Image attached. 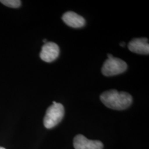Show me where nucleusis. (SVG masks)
<instances>
[{"mask_svg":"<svg viewBox=\"0 0 149 149\" xmlns=\"http://www.w3.org/2000/svg\"><path fill=\"white\" fill-rule=\"evenodd\" d=\"M100 100L106 107L113 110H124L131 105L133 97L129 93L117 90H109L104 92Z\"/></svg>","mask_w":149,"mask_h":149,"instance_id":"obj_1","label":"nucleus"},{"mask_svg":"<svg viewBox=\"0 0 149 149\" xmlns=\"http://www.w3.org/2000/svg\"><path fill=\"white\" fill-rule=\"evenodd\" d=\"M64 116V106L60 103L53 102V104L48 108L44 118V125L48 129L55 127L62 120Z\"/></svg>","mask_w":149,"mask_h":149,"instance_id":"obj_2","label":"nucleus"},{"mask_svg":"<svg viewBox=\"0 0 149 149\" xmlns=\"http://www.w3.org/2000/svg\"><path fill=\"white\" fill-rule=\"evenodd\" d=\"M127 68V64L125 61L113 56L104 61L102 68V72L104 76L111 77L123 73L126 71Z\"/></svg>","mask_w":149,"mask_h":149,"instance_id":"obj_3","label":"nucleus"},{"mask_svg":"<svg viewBox=\"0 0 149 149\" xmlns=\"http://www.w3.org/2000/svg\"><path fill=\"white\" fill-rule=\"evenodd\" d=\"M59 55V48L54 42H46L42 48L40 58L45 62L51 63L55 61Z\"/></svg>","mask_w":149,"mask_h":149,"instance_id":"obj_4","label":"nucleus"},{"mask_svg":"<svg viewBox=\"0 0 149 149\" xmlns=\"http://www.w3.org/2000/svg\"><path fill=\"white\" fill-rule=\"evenodd\" d=\"M74 149H103L104 145L99 140H91L83 135H77L73 140Z\"/></svg>","mask_w":149,"mask_h":149,"instance_id":"obj_5","label":"nucleus"},{"mask_svg":"<svg viewBox=\"0 0 149 149\" xmlns=\"http://www.w3.org/2000/svg\"><path fill=\"white\" fill-rule=\"evenodd\" d=\"M128 48L133 53L141 55H148V40L147 38H135L128 43Z\"/></svg>","mask_w":149,"mask_h":149,"instance_id":"obj_6","label":"nucleus"},{"mask_svg":"<svg viewBox=\"0 0 149 149\" xmlns=\"http://www.w3.org/2000/svg\"><path fill=\"white\" fill-rule=\"evenodd\" d=\"M62 20L68 26L75 29L83 27L86 24V21L83 17L72 11L65 13L62 16Z\"/></svg>","mask_w":149,"mask_h":149,"instance_id":"obj_7","label":"nucleus"},{"mask_svg":"<svg viewBox=\"0 0 149 149\" xmlns=\"http://www.w3.org/2000/svg\"><path fill=\"white\" fill-rule=\"evenodd\" d=\"M0 2L10 8H19L21 6L22 1L19 0H1Z\"/></svg>","mask_w":149,"mask_h":149,"instance_id":"obj_8","label":"nucleus"},{"mask_svg":"<svg viewBox=\"0 0 149 149\" xmlns=\"http://www.w3.org/2000/svg\"><path fill=\"white\" fill-rule=\"evenodd\" d=\"M120 45L122 46H124V45H125V44H124V42H122V43H121V44H120Z\"/></svg>","mask_w":149,"mask_h":149,"instance_id":"obj_9","label":"nucleus"},{"mask_svg":"<svg viewBox=\"0 0 149 149\" xmlns=\"http://www.w3.org/2000/svg\"><path fill=\"white\" fill-rule=\"evenodd\" d=\"M0 149H6V148H3V147H0Z\"/></svg>","mask_w":149,"mask_h":149,"instance_id":"obj_10","label":"nucleus"}]
</instances>
